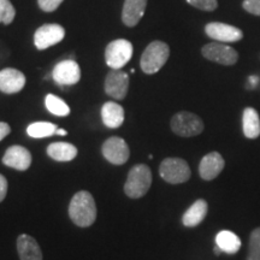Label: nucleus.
<instances>
[{"instance_id": "1", "label": "nucleus", "mask_w": 260, "mask_h": 260, "mask_svg": "<svg viewBox=\"0 0 260 260\" xmlns=\"http://www.w3.org/2000/svg\"><path fill=\"white\" fill-rule=\"evenodd\" d=\"M70 219L77 226H90L96 219V205L92 194L81 190L73 197L69 205Z\"/></svg>"}, {"instance_id": "2", "label": "nucleus", "mask_w": 260, "mask_h": 260, "mask_svg": "<svg viewBox=\"0 0 260 260\" xmlns=\"http://www.w3.org/2000/svg\"><path fill=\"white\" fill-rule=\"evenodd\" d=\"M152 184V172L147 165L138 164L129 171L124 184V193L132 199L145 197Z\"/></svg>"}, {"instance_id": "3", "label": "nucleus", "mask_w": 260, "mask_h": 260, "mask_svg": "<svg viewBox=\"0 0 260 260\" xmlns=\"http://www.w3.org/2000/svg\"><path fill=\"white\" fill-rule=\"evenodd\" d=\"M170 56V47L162 41H153L146 47L141 56L140 65L145 74L152 75L158 73L164 67Z\"/></svg>"}, {"instance_id": "4", "label": "nucleus", "mask_w": 260, "mask_h": 260, "mask_svg": "<svg viewBox=\"0 0 260 260\" xmlns=\"http://www.w3.org/2000/svg\"><path fill=\"white\" fill-rule=\"evenodd\" d=\"M159 174L165 182L171 184L184 183L190 178V168L184 159L167 158L159 167Z\"/></svg>"}, {"instance_id": "5", "label": "nucleus", "mask_w": 260, "mask_h": 260, "mask_svg": "<svg viewBox=\"0 0 260 260\" xmlns=\"http://www.w3.org/2000/svg\"><path fill=\"white\" fill-rule=\"evenodd\" d=\"M171 130L182 138H191L203 133L204 122L195 113L182 111L172 117Z\"/></svg>"}, {"instance_id": "6", "label": "nucleus", "mask_w": 260, "mask_h": 260, "mask_svg": "<svg viewBox=\"0 0 260 260\" xmlns=\"http://www.w3.org/2000/svg\"><path fill=\"white\" fill-rule=\"evenodd\" d=\"M133 57V45L125 39H117L107 45L105 50L106 64L111 69L119 70Z\"/></svg>"}, {"instance_id": "7", "label": "nucleus", "mask_w": 260, "mask_h": 260, "mask_svg": "<svg viewBox=\"0 0 260 260\" xmlns=\"http://www.w3.org/2000/svg\"><path fill=\"white\" fill-rule=\"evenodd\" d=\"M201 53L206 59L222 65H234L239 59L237 52L223 42H211L205 45Z\"/></svg>"}, {"instance_id": "8", "label": "nucleus", "mask_w": 260, "mask_h": 260, "mask_svg": "<svg viewBox=\"0 0 260 260\" xmlns=\"http://www.w3.org/2000/svg\"><path fill=\"white\" fill-rule=\"evenodd\" d=\"M65 37V29L59 24L48 23L41 25L34 34V45L38 50L46 48L57 45Z\"/></svg>"}, {"instance_id": "9", "label": "nucleus", "mask_w": 260, "mask_h": 260, "mask_svg": "<svg viewBox=\"0 0 260 260\" xmlns=\"http://www.w3.org/2000/svg\"><path fill=\"white\" fill-rule=\"evenodd\" d=\"M102 152L106 160L115 165L124 164L128 161L130 155L126 142L122 138H117V136L107 139L104 142Z\"/></svg>"}, {"instance_id": "10", "label": "nucleus", "mask_w": 260, "mask_h": 260, "mask_svg": "<svg viewBox=\"0 0 260 260\" xmlns=\"http://www.w3.org/2000/svg\"><path fill=\"white\" fill-rule=\"evenodd\" d=\"M129 76L122 70L112 69L105 79V92L116 100H123L128 94Z\"/></svg>"}, {"instance_id": "11", "label": "nucleus", "mask_w": 260, "mask_h": 260, "mask_svg": "<svg viewBox=\"0 0 260 260\" xmlns=\"http://www.w3.org/2000/svg\"><path fill=\"white\" fill-rule=\"evenodd\" d=\"M54 82L59 86H73L81 79V69L75 60L67 59L58 63L52 71Z\"/></svg>"}, {"instance_id": "12", "label": "nucleus", "mask_w": 260, "mask_h": 260, "mask_svg": "<svg viewBox=\"0 0 260 260\" xmlns=\"http://www.w3.org/2000/svg\"><path fill=\"white\" fill-rule=\"evenodd\" d=\"M206 35L217 42H237L242 40L243 32L241 29L234 25L220 23V22H212L205 27Z\"/></svg>"}, {"instance_id": "13", "label": "nucleus", "mask_w": 260, "mask_h": 260, "mask_svg": "<svg viewBox=\"0 0 260 260\" xmlns=\"http://www.w3.org/2000/svg\"><path fill=\"white\" fill-rule=\"evenodd\" d=\"M3 162L9 168L15 169L18 171L28 170L31 164V154L25 147L15 145L6 149Z\"/></svg>"}, {"instance_id": "14", "label": "nucleus", "mask_w": 260, "mask_h": 260, "mask_svg": "<svg viewBox=\"0 0 260 260\" xmlns=\"http://www.w3.org/2000/svg\"><path fill=\"white\" fill-rule=\"evenodd\" d=\"M25 81L24 74L17 69L6 68L0 71V90L5 94L21 92L25 86Z\"/></svg>"}, {"instance_id": "15", "label": "nucleus", "mask_w": 260, "mask_h": 260, "mask_svg": "<svg viewBox=\"0 0 260 260\" xmlns=\"http://www.w3.org/2000/svg\"><path fill=\"white\" fill-rule=\"evenodd\" d=\"M224 165H225V161L218 152L207 153L201 159L199 164L200 177L205 181L214 180L223 171Z\"/></svg>"}, {"instance_id": "16", "label": "nucleus", "mask_w": 260, "mask_h": 260, "mask_svg": "<svg viewBox=\"0 0 260 260\" xmlns=\"http://www.w3.org/2000/svg\"><path fill=\"white\" fill-rule=\"evenodd\" d=\"M147 0H125L123 5L122 21L126 27H135L144 17Z\"/></svg>"}, {"instance_id": "17", "label": "nucleus", "mask_w": 260, "mask_h": 260, "mask_svg": "<svg viewBox=\"0 0 260 260\" xmlns=\"http://www.w3.org/2000/svg\"><path fill=\"white\" fill-rule=\"evenodd\" d=\"M17 251L21 260H42V252L38 241L27 234L18 236Z\"/></svg>"}, {"instance_id": "18", "label": "nucleus", "mask_w": 260, "mask_h": 260, "mask_svg": "<svg viewBox=\"0 0 260 260\" xmlns=\"http://www.w3.org/2000/svg\"><path fill=\"white\" fill-rule=\"evenodd\" d=\"M102 119L107 128H118L124 122V110L117 103L107 102L102 107Z\"/></svg>"}, {"instance_id": "19", "label": "nucleus", "mask_w": 260, "mask_h": 260, "mask_svg": "<svg viewBox=\"0 0 260 260\" xmlns=\"http://www.w3.org/2000/svg\"><path fill=\"white\" fill-rule=\"evenodd\" d=\"M207 211H209V205L204 199L197 200L191 206L184 212L182 217V223L184 226L193 228L199 225L206 217Z\"/></svg>"}, {"instance_id": "20", "label": "nucleus", "mask_w": 260, "mask_h": 260, "mask_svg": "<svg viewBox=\"0 0 260 260\" xmlns=\"http://www.w3.org/2000/svg\"><path fill=\"white\" fill-rule=\"evenodd\" d=\"M242 129L247 139H256L260 135V117L253 107L243 110Z\"/></svg>"}, {"instance_id": "21", "label": "nucleus", "mask_w": 260, "mask_h": 260, "mask_svg": "<svg viewBox=\"0 0 260 260\" xmlns=\"http://www.w3.org/2000/svg\"><path fill=\"white\" fill-rule=\"evenodd\" d=\"M241 239L230 230H222L216 236V246L226 254H235L241 248Z\"/></svg>"}, {"instance_id": "22", "label": "nucleus", "mask_w": 260, "mask_h": 260, "mask_svg": "<svg viewBox=\"0 0 260 260\" xmlns=\"http://www.w3.org/2000/svg\"><path fill=\"white\" fill-rule=\"evenodd\" d=\"M47 154L57 161H70L76 158L77 148L69 142H54L47 147Z\"/></svg>"}, {"instance_id": "23", "label": "nucleus", "mask_w": 260, "mask_h": 260, "mask_svg": "<svg viewBox=\"0 0 260 260\" xmlns=\"http://www.w3.org/2000/svg\"><path fill=\"white\" fill-rule=\"evenodd\" d=\"M57 125L50 122H35L28 125L27 128V134L30 138L34 139H42V138H48L56 134L57 132Z\"/></svg>"}, {"instance_id": "24", "label": "nucleus", "mask_w": 260, "mask_h": 260, "mask_svg": "<svg viewBox=\"0 0 260 260\" xmlns=\"http://www.w3.org/2000/svg\"><path fill=\"white\" fill-rule=\"evenodd\" d=\"M45 105H46V109L48 111L54 116L67 117L70 113V107L68 106V104L64 100H61L60 98L53 95V94H48L46 96Z\"/></svg>"}, {"instance_id": "25", "label": "nucleus", "mask_w": 260, "mask_h": 260, "mask_svg": "<svg viewBox=\"0 0 260 260\" xmlns=\"http://www.w3.org/2000/svg\"><path fill=\"white\" fill-rule=\"evenodd\" d=\"M247 260H260V226L253 230L249 236Z\"/></svg>"}, {"instance_id": "26", "label": "nucleus", "mask_w": 260, "mask_h": 260, "mask_svg": "<svg viewBox=\"0 0 260 260\" xmlns=\"http://www.w3.org/2000/svg\"><path fill=\"white\" fill-rule=\"evenodd\" d=\"M16 10L10 0H0V23L10 24L14 21Z\"/></svg>"}, {"instance_id": "27", "label": "nucleus", "mask_w": 260, "mask_h": 260, "mask_svg": "<svg viewBox=\"0 0 260 260\" xmlns=\"http://www.w3.org/2000/svg\"><path fill=\"white\" fill-rule=\"evenodd\" d=\"M187 3L203 11H213L218 6L217 0H187Z\"/></svg>"}, {"instance_id": "28", "label": "nucleus", "mask_w": 260, "mask_h": 260, "mask_svg": "<svg viewBox=\"0 0 260 260\" xmlns=\"http://www.w3.org/2000/svg\"><path fill=\"white\" fill-rule=\"evenodd\" d=\"M63 2L64 0H38V4L42 11L52 12L56 11Z\"/></svg>"}, {"instance_id": "29", "label": "nucleus", "mask_w": 260, "mask_h": 260, "mask_svg": "<svg viewBox=\"0 0 260 260\" xmlns=\"http://www.w3.org/2000/svg\"><path fill=\"white\" fill-rule=\"evenodd\" d=\"M242 6L249 14L260 16V0H245Z\"/></svg>"}, {"instance_id": "30", "label": "nucleus", "mask_w": 260, "mask_h": 260, "mask_svg": "<svg viewBox=\"0 0 260 260\" xmlns=\"http://www.w3.org/2000/svg\"><path fill=\"white\" fill-rule=\"evenodd\" d=\"M6 194H8V181L0 174V203L5 199Z\"/></svg>"}, {"instance_id": "31", "label": "nucleus", "mask_w": 260, "mask_h": 260, "mask_svg": "<svg viewBox=\"0 0 260 260\" xmlns=\"http://www.w3.org/2000/svg\"><path fill=\"white\" fill-rule=\"evenodd\" d=\"M10 132H11V128H10L8 123L0 122V141H2L3 139H5L6 136L10 134Z\"/></svg>"}, {"instance_id": "32", "label": "nucleus", "mask_w": 260, "mask_h": 260, "mask_svg": "<svg viewBox=\"0 0 260 260\" xmlns=\"http://www.w3.org/2000/svg\"><path fill=\"white\" fill-rule=\"evenodd\" d=\"M56 134L60 135V136H65V135H68V132L65 129H57Z\"/></svg>"}, {"instance_id": "33", "label": "nucleus", "mask_w": 260, "mask_h": 260, "mask_svg": "<svg viewBox=\"0 0 260 260\" xmlns=\"http://www.w3.org/2000/svg\"><path fill=\"white\" fill-rule=\"evenodd\" d=\"M213 252H214V254H216V255H220V253H222V251H220V248H219L218 246L214 247V248H213Z\"/></svg>"}]
</instances>
